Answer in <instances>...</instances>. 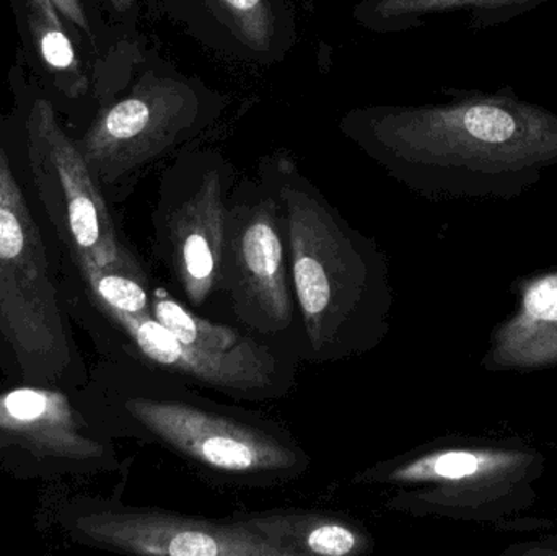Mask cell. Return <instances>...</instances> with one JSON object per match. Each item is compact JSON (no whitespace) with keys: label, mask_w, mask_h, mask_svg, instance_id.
<instances>
[{"label":"cell","mask_w":557,"mask_h":556,"mask_svg":"<svg viewBox=\"0 0 557 556\" xmlns=\"http://www.w3.org/2000/svg\"><path fill=\"white\" fill-rule=\"evenodd\" d=\"M425 104H366L343 114L350 144L406 188L431 198L523 195L557 165V114L512 87L448 90Z\"/></svg>","instance_id":"1"},{"label":"cell","mask_w":557,"mask_h":556,"mask_svg":"<svg viewBox=\"0 0 557 556\" xmlns=\"http://www.w3.org/2000/svg\"><path fill=\"white\" fill-rule=\"evenodd\" d=\"M257 175L273 188L284 215L300 358L333 365L379 348L393 309L379 245L349 224L292 157H263Z\"/></svg>","instance_id":"2"},{"label":"cell","mask_w":557,"mask_h":556,"mask_svg":"<svg viewBox=\"0 0 557 556\" xmlns=\"http://www.w3.org/2000/svg\"><path fill=\"white\" fill-rule=\"evenodd\" d=\"M546 457L520 440L444 437L367 467L352 482L388 490L385 509L412 518L500 522L536 502Z\"/></svg>","instance_id":"3"},{"label":"cell","mask_w":557,"mask_h":556,"mask_svg":"<svg viewBox=\"0 0 557 556\" xmlns=\"http://www.w3.org/2000/svg\"><path fill=\"white\" fill-rule=\"evenodd\" d=\"M225 108L199 78L165 62L147 64L129 91L101 110L78 149L98 185L114 186L191 146Z\"/></svg>","instance_id":"4"},{"label":"cell","mask_w":557,"mask_h":556,"mask_svg":"<svg viewBox=\"0 0 557 556\" xmlns=\"http://www.w3.org/2000/svg\"><path fill=\"white\" fill-rule=\"evenodd\" d=\"M0 336L28 384H51L71 366L67 319L45 240L2 147Z\"/></svg>","instance_id":"5"},{"label":"cell","mask_w":557,"mask_h":556,"mask_svg":"<svg viewBox=\"0 0 557 556\" xmlns=\"http://www.w3.org/2000/svg\"><path fill=\"white\" fill-rule=\"evenodd\" d=\"M124 408L160 444L227 483L268 489L310 466L287 431L251 415L176 397H134Z\"/></svg>","instance_id":"6"},{"label":"cell","mask_w":557,"mask_h":556,"mask_svg":"<svg viewBox=\"0 0 557 556\" xmlns=\"http://www.w3.org/2000/svg\"><path fill=\"white\" fill-rule=\"evenodd\" d=\"M219 293L257 338L301 355L300 316L292 287L284 215L261 176L232 189L219 268Z\"/></svg>","instance_id":"7"},{"label":"cell","mask_w":557,"mask_h":556,"mask_svg":"<svg viewBox=\"0 0 557 556\" xmlns=\"http://www.w3.org/2000/svg\"><path fill=\"white\" fill-rule=\"evenodd\" d=\"M237 180L224 153L201 146L175 153L160 180L153 214L157 251L193 309H202L219 294L228 202Z\"/></svg>","instance_id":"8"},{"label":"cell","mask_w":557,"mask_h":556,"mask_svg":"<svg viewBox=\"0 0 557 556\" xmlns=\"http://www.w3.org/2000/svg\"><path fill=\"white\" fill-rule=\"evenodd\" d=\"M26 139L36 188L48 209L61 208L81 267L139 268L117 238L100 185L78 146L59 126L49 101L33 104Z\"/></svg>","instance_id":"9"},{"label":"cell","mask_w":557,"mask_h":556,"mask_svg":"<svg viewBox=\"0 0 557 556\" xmlns=\"http://www.w3.org/2000/svg\"><path fill=\"white\" fill-rule=\"evenodd\" d=\"M144 358L232 397L274 400L294 387L292 353L263 342L257 348L218 353L186 345L152 316L107 312Z\"/></svg>","instance_id":"10"},{"label":"cell","mask_w":557,"mask_h":556,"mask_svg":"<svg viewBox=\"0 0 557 556\" xmlns=\"http://www.w3.org/2000/svg\"><path fill=\"white\" fill-rule=\"evenodd\" d=\"M85 539L140 556H284L235 519L198 518L153 508L101 509L82 516Z\"/></svg>","instance_id":"11"},{"label":"cell","mask_w":557,"mask_h":556,"mask_svg":"<svg viewBox=\"0 0 557 556\" xmlns=\"http://www.w3.org/2000/svg\"><path fill=\"white\" fill-rule=\"evenodd\" d=\"M169 18L215 54L271 67L297 45L294 0H159Z\"/></svg>","instance_id":"12"},{"label":"cell","mask_w":557,"mask_h":556,"mask_svg":"<svg viewBox=\"0 0 557 556\" xmlns=\"http://www.w3.org/2000/svg\"><path fill=\"white\" fill-rule=\"evenodd\" d=\"M85 427L61 392L20 387L0 392V447L23 450L38 460L91 464L108 449L85 434Z\"/></svg>","instance_id":"13"},{"label":"cell","mask_w":557,"mask_h":556,"mask_svg":"<svg viewBox=\"0 0 557 556\" xmlns=\"http://www.w3.org/2000/svg\"><path fill=\"white\" fill-rule=\"evenodd\" d=\"M483 368L491 372L557 368V271L517 283V307L491 333Z\"/></svg>","instance_id":"14"},{"label":"cell","mask_w":557,"mask_h":556,"mask_svg":"<svg viewBox=\"0 0 557 556\" xmlns=\"http://www.w3.org/2000/svg\"><path fill=\"white\" fill-rule=\"evenodd\" d=\"M284 556H363L375 551L372 532L352 516L318 509H271L231 516Z\"/></svg>","instance_id":"15"},{"label":"cell","mask_w":557,"mask_h":556,"mask_svg":"<svg viewBox=\"0 0 557 556\" xmlns=\"http://www.w3.org/2000/svg\"><path fill=\"white\" fill-rule=\"evenodd\" d=\"M548 0H360L352 18L367 32L379 35L411 32L424 25L429 16L465 10L473 32L506 25Z\"/></svg>","instance_id":"16"},{"label":"cell","mask_w":557,"mask_h":556,"mask_svg":"<svg viewBox=\"0 0 557 556\" xmlns=\"http://www.w3.org/2000/svg\"><path fill=\"white\" fill-rule=\"evenodd\" d=\"M150 316L165 325L186 345L209 351L232 353L257 348L263 339L245 335L237 329L202 319L195 310L180 302L165 287H153L150 296Z\"/></svg>","instance_id":"17"},{"label":"cell","mask_w":557,"mask_h":556,"mask_svg":"<svg viewBox=\"0 0 557 556\" xmlns=\"http://www.w3.org/2000/svg\"><path fill=\"white\" fill-rule=\"evenodd\" d=\"M82 268L91 293L104 312H124L133 316H150L149 280L139 268Z\"/></svg>","instance_id":"18"},{"label":"cell","mask_w":557,"mask_h":556,"mask_svg":"<svg viewBox=\"0 0 557 556\" xmlns=\"http://www.w3.org/2000/svg\"><path fill=\"white\" fill-rule=\"evenodd\" d=\"M28 25L39 48L42 61L55 72L81 78V64L75 58L74 46L62 29L61 20L55 15L51 0H26Z\"/></svg>","instance_id":"19"},{"label":"cell","mask_w":557,"mask_h":556,"mask_svg":"<svg viewBox=\"0 0 557 556\" xmlns=\"http://www.w3.org/2000/svg\"><path fill=\"white\" fill-rule=\"evenodd\" d=\"M51 2L54 3L58 12H61V15H64L69 22L74 23L77 28L91 36L90 22H88L87 15H85L81 0H51Z\"/></svg>","instance_id":"20"},{"label":"cell","mask_w":557,"mask_h":556,"mask_svg":"<svg viewBox=\"0 0 557 556\" xmlns=\"http://www.w3.org/2000/svg\"><path fill=\"white\" fill-rule=\"evenodd\" d=\"M137 0H110L111 7L120 13L121 16L131 15L136 9Z\"/></svg>","instance_id":"21"}]
</instances>
